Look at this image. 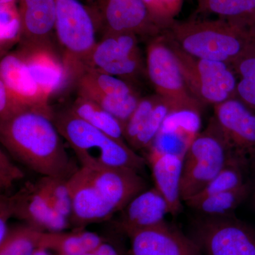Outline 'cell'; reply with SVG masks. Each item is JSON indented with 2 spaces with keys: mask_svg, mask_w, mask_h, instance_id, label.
Segmentation results:
<instances>
[{
  "mask_svg": "<svg viewBox=\"0 0 255 255\" xmlns=\"http://www.w3.org/2000/svg\"><path fill=\"white\" fill-rule=\"evenodd\" d=\"M53 111L28 108L0 122V140L9 155L43 177L68 179L77 170L53 121Z\"/></svg>",
  "mask_w": 255,
  "mask_h": 255,
  "instance_id": "cell-1",
  "label": "cell"
},
{
  "mask_svg": "<svg viewBox=\"0 0 255 255\" xmlns=\"http://www.w3.org/2000/svg\"><path fill=\"white\" fill-rule=\"evenodd\" d=\"M164 33L188 54L231 66L255 36V23L223 18L175 21Z\"/></svg>",
  "mask_w": 255,
  "mask_h": 255,
  "instance_id": "cell-2",
  "label": "cell"
},
{
  "mask_svg": "<svg viewBox=\"0 0 255 255\" xmlns=\"http://www.w3.org/2000/svg\"><path fill=\"white\" fill-rule=\"evenodd\" d=\"M53 121L82 167L128 168L140 172L147 164L145 157L136 153L127 142L119 141L92 127L69 108L53 112Z\"/></svg>",
  "mask_w": 255,
  "mask_h": 255,
  "instance_id": "cell-3",
  "label": "cell"
},
{
  "mask_svg": "<svg viewBox=\"0 0 255 255\" xmlns=\"http://www.w3.org/2000/svg\"><path fill=\"white\" fill-rule=\"evenodd\" d=\"M96 28L92 11L79 0H56L55 35L74 82L85 70L97 45Z\"/></svg>",
  "mask_w": 255,
  "mask_h": 255,
  "instance_id": "cell-4",
  "label": "cell"
},
{
  "mask_svg": "<svg viewBox=\"0 0 255 255\" xmlns=\"http://www.w3.org/2000/svg\"><path fill=\"white\" fill-rule=\"evenodd\" d=\"M234 152L214 117L198 134L183 160L181 196L183 201L199 194L223 168Z\"/></svg>",
  "mask_w": 255,
  "mask_h": 255,
  "instance_id": "cell-5",
  "label": "cell"
},
{
  "mask_svg": "<svg viewBox=\"0 0 255 255\" xmlns=\"http://www.w3.org/2000/svg\"><path fill=\"white\" fill-rule=\"evenodd\" d=\"M188 90L203 106H216L237 98L238 80L228 64L196 58L185 53L167 35Z\"/></svg>",
  "mask_w": 255,
  "mask_h": 255,
  "instance_id": "cell-6",
  "label": "cell"
},
{
  "mask_svg": "<svg viewBox=\"0 0 255 255\" xmlns=\"http://www.w3.org/2000/svg\"><path fill=\"white\" fill-rule=\"evenodd\" d=\"M150 38L146 51V73L156 93L174 110L191 109L202 112L204 106L193 97L165 34Z\"/></svg>",
  "mask_w": 255,
  "mask_h": 255,
  "instance_id": "cell-7",
  "label": "cell"
},
{
  "mask_svg": "<svg viewBox=\"0 0 255 255\" xmlns=\"http://www.w3.org/2000/svg\"><path fill=\"white\" fill-rule=\"evenodd\" d=\"M191 238L203 255H255V230L231 215L201 220Z\"/></svg>",
  "mask_w": 255,
  "mask_h": 255,
  "instance_id": "cell-8",
  "label": "cell"
},
{
  "mask_svg": "<svg viewBox=\"0 0 255 255\" xmlns=\"http://www.w3.org/2000/svg\"><path fill=\"white\" fill-rule=\"evenodd\" d=\"M137 39L130 33L105 35L97 42L85 68H96L128 82L134 80L144 70Z\"/></svg>",
  "mask_w": 255,
  "mask_h": 255,
  "instance_id": "cell-9",
  "label": "cell"
},
{
  "mask_svg": "<svg viewBox=\"0 0 255 255\" xmlns=\"http://www.w3.org/2000/svg\"><path fill=\"white\" fill-rule=\"evenodd\" d=\"M92 11L105 35L130 33L154 38L163 33L143 0H95Z\"/></svg>",
  "mask_w": 255,
  "mask_h": 255,
  "instance_id": "cell-10",
  "label": "cell"
},
{
  "mask_svg": "<svg viewBox=\"0 0 255 255\" xmlns=\"http://www.w3.org/2000/svg\"><path fill=\"white\" fill-rule=\"evenodd\" d=\"M214 119L236 155L255 159V114L238 98L214 106Z\"/></svg>",
  "mask_w": 255,
  "mask_h": 255,
  "instance_id": "cell-11",
  "label": "cell"
},
{
  "mask_svg": "<svg viewBox=\"0 0 255 255\" xmlns=\"http://www.w3.org/2000/svg\"><path fill=\"white\" fill-rule=\"evenodd\" d=\"M127 237L132 255H203L192 238L166 221Z\"/></svg>",
  "mask_w": 255,
  "mask_h": 255,
  "instance_id": "cell-12",
  "label": "cell"
},
{
  "mask_svg": "<svg viewBox=\"0 0 255 255\" xmlns=\"http://www.w3.org/2000/svg\"><path fill=\"white\" fill-rule=\"evenodd\" d=\"M13 217L43 232H60L70 226V220L53 209L36 184L28 183L9 196Z\"/></svg>",
  "mask_w": 255,
  "mask_h": 255,
  "instance_id": "cell-13",
  "label": "cell"
},
{
  "mask_svg": "<svg viewBox=\"0 0 255 255\" xmlns=\"http://www.w3.org/2000/svg\"><path fill=\"white\" fill-rule=\"evenodd\" d=\"M81 167L90 182L116 213L121 212L134 197L145 190V180L134 169Z\"/></svg>",
  "mask_w": 255,
  "mask_h": 255,
  "instance_id": "cell-14",
  "label": "cell"
},
{
  "mask_svg": "<svg viewBox=\"0 0 255 255\" xmlns=\"http://www.w3.org/2000/svg\"><path fill=\"white\" fill-rule=\"evenodd\" d=\"M27 65L32 78L48 97L65 90L74 82L73 76L54 47L20 46L18 50Z\"/></svg>",
  "mask_w": 255,
  "mask_h": 255,
  "instance_id": "cell-15",
  "label": "cell"
},
{
  "mask_svg": "<svg viewBox=\"0 0 255 255\" xmlns=\"http://www.w3.org/2000/svg\"><path fill=\"white\" fill-rule=\"evenodd\" d=\"M67 184L72 204L70 222L75 229L109 221L117 214L89 180L82 167L69 178Z\"/></svg>",
  "mask_w": 255,
  "mask_h": 255,
  "instance_id": "cell-16",
  "label": "cell"
},
{
  "mask_svg": "<svg viewBox=\"0 0 255 255\" xmlns=\"http://www.w3.org/2000/svg\"><path fill=\"white\" fill-rule=\"evenodd\" d=\"M201 111L191 109L172 111L164 121L148 150L184 157L201 132Z\"/></svg>",
  "mask_w": 255,
  "mask_h": 255,
  "instance_id": "cell-17",
  "label": "cell"
},
{
  "mask_svg": "<svg viewBox=\"0 0 255 255\" xmlns=\"http://www.w3.org/2000/svg\"><path fill=\"white\" fill-rule=\"evenodd\" d=\"M21 21L20 46L54 47L56 0H19Z\"/></svg>",
  "mask_w": 255,
  "mask_h": 255,
  "instance_id": "cell-18",
  "label": "cell"
},
{
  "mask_svg": "<svg viewBox=\"0 0 255 255\" xmlns=\"http://www.w3.org/2000/svg\"><path fill=\"white\" fill-rule=\"evenodd\" d=\"M121 213L116 228L128 236L165 222L164 218L170 211L164 196L154 187L137 194Z\"/></svg>",
  "mask_w": 255,
  "mask_h": 255,
  "instance_id": "cell-19",
  "label": "cell"
},
{
  "mask_svg": "<svg viewBox=\"0 0 255 255\" xmlns=\"http://www.w3.org/2000/svg\"><path fill=\"white\" fill-rule=\"evenodd\" d=\"M0 81L10 93L27 108L50 110L48 97L32 78L18 50L3 57L0 63Z\"/></svg>",
  "mask_w": 255,
  "mask_h": 255,
  "instance_id": "cell-20",
  "label": "cell"
},
{
  "mask_svg": "<svg viewBox=\"0 0 255 255\" xmlns=\"http://www.w3.org/2000/svg\"><path fill=\"white\" fill-rule=\"evenodd\" d=\"M144 157L150 164L155 187L168 204L169 214L177 216L182 210L181 179L184 157L153 150H147Z\"/></svg>",
  "mask_w": 255,
  "mask_h": 255,
  "instance_id": "cell-21",
  "label": "cell"
},
{
  "mask_svg": "<svg viewBox=\"0 0 255 255\" xmlns=\"http://www.w3.org/2000/svg\"><path fill=\"white\" fill-rule=\"evenodd\" d=\"M103 242L98 235L81 228L72 232H43L38 248L61 255H84L93 251Z\"/></svg>",
  "mask_w": 255,
  "mask_h": 255,
  "instance_id": "cell-22",
  "label": "cell"
},
{
  "mask_svg": "<svg viewBox=\"0 0 255 255\" xmlns=\"http://www.w3.org/2000/svg\"><path fill=\"white\" fill-rule=\"evenodd\" d=\"M69 109L75 115L101 131L119 141L127 142L124 136L123 124L93 101L78 95L76 100Z\"/></svg>",
  "mask_w": 255,
  "mask_h": 255,
  "instance_id": "cell-23",
  "label": "cell"
},
{
  "mask_svg": "<svg viewBox=\"0 0 255 255\" xmlns=\"http://www.w3.org/2000/svg\"><path fill=\"white\" fill-rule=\"evenodd\" d=\"M251 191L249 182L236 189L199 198L190 199L185 203L189 207L208 216H231L241 205Z\"/></svg>",
  "mask_w": 255,
  "mask_h": 255,
  "instance_id": "cell-24",
  "label": "cell"
},
{
  "mask_svg": "<svg viewBox=\"0 0 255 255\" xmlns=\"http://www.w3.org/2000/svg\"><path fill=\"white\" fill-rule=\"evenodd\" d=\"M231 68L239 79L237 98L255 110V36Z\"/></svg>",
  "mask_w": 255,
  "mask_h": 255,
  "instance_id": "cell-25",
  "label": "cell"
},
{
  "mask_svg": "<svg viewBox=\"0 0 255 255\" xmlns=\"http://www.w3.org/2000/svg\"><path fill=\"white\" fill-rule=\"evenodd\" d=\"M249 162L248 159L233 154L219 173L202 191L191 199H199L241 187L248 182L246 181V173Z\"/></svg>",
  "mask_w": 255,
  "mask_h": 255,
  "instance_id": "cell-26",
  "label": "cell"
},
{
  "mask_svg": "<svg viewBox=\"0 0 255 255\" xmlns=\"http://www.w3.org/2000/svg\"><path fill=\"white\" fill-rule=\"evenodd\" d=\"M75 82L77 87L92 89L108 95L125 97L137 93L128 82L96 68H85Z\"/></svg>",
  "mask_w": 255,
  "mask_h": 255,
  "instance_id": "cell-27",
  "label": "cell"
},
{
  "mask_svg": "<svg viewBox=\"0 0 255 255\" xmlns=\"http://www.w3.org/2000/svg\"><path fill=\"white\" fill-rule=\"evenodd\" d=\"M78 95L90 99L105 109L118 119L123 124L124 128L142 98L137 93L125 97H118L106 95L86 87H78Z\"/></svg>",
  "mask_w": 255,
  "mask_h": 255,
  "instance_id": "cell-28",
  "label": "cell"
},
{
  "mask_svg": "<svg viewBox=\"0 0 255 255\" xmlns=\"http://www.w3.org/2000/svg\"><path fill=\"white\" fill-rule=\"evenodd\" d=\"M201 12L255 23V0H198Z\"/></svg>",
  "mask_w": 255,
  "mask_h": 255,
  "instance_id": "cell-29",
  "label": "cell"
},
{
  "mask_svg": "<svg viewBox=\"0 0 255 255\" xmlns=\"http://www.w3.org/2000/svg\"><path fill=\"white\" fill-rule=\"evenodd\" d=\"M43 231L26 226L9 229L0 242V255H33Z\"/></svg>",
  "mask_w": 255,
  "mask_h": 255,
  "instance_id": "cell-30",
  "label": "cell"
},
{
  "mask_svg": "<svg viewBox=\"0 0 255 255\" xmlns=\"http://www.w3.org/2000/svg\"><path fill=\"white\" fill-rule=\"evenodd\" d=\"M67 180L61 178L43 177L36 185L53 209L70 220L72 204Z\"/></svg>",
  "mask_w": 255,
  "mask_h": 255,
  "instance_id": "cell-31",
  "label": "cell"
},
{
  "mask_svg": "<svg viewBox=\"0 0 255 255\" xmlns=\"http://www.w3.org/2000/svg\"><path fill=\"white\" fill-rule=\"evenodd\" d=\"M0 44L1 55L20 42L21 38V21L17 4L0 5Z\"/></svg>",
  "mask_w": 255,
  "mask_h": 255,
  "instance_id": "cell-32",
  "label": "cell"
},
{
  "mask_svg": "<svg viewBox=\"0 0 255 255\" xmlns=\"http://www.w3.org/2000/svg\"><path fill=\"white\" fill-rule=\"evenodd\" d=\"M159 98V96L157 95L142 97L136 109L124 126V139L130 147L142 131L146 121L153 110Z\"/></svg>",
  "mask_w": 255,
  "mask_h": 255,
  "instance_id": "cell-33",
  "label": "cell"
},
{
  "mask_svg": "<svg viewBox=\"0 0 255 255\" xmlns=\"http://www.w3.org/2000/svg\"><path fill=\"white\" fill-rule=\"evenodd\" d=\"M152 18L162 31H166L175 21L182 9L183 0H143Z\"/></svg>",
  "mask_w": 255,
  "mask_h": 255,
  "instance_id": "cell-34",
  "label": "cell"
},
{
  "mask_svg": "<svg viewBox=\"0 0 255 255\" xmlns=\"http://www.w3.org/2000/svg\"><path fill=\"white\" fill-rule=\"evenodd\" d=\"M24 173L14 164L9 155L2 149L0 150V189L8 191L12 188L15 182L23 179Z\"/></svg>",
  "mask_w": 255,
  "mask_h": 255,
  "instance_id": "cell-35",
  "label": "cell"
},
{
  "mask_svg": "<svg viewBox=\"0 0 255 255\" xmlns=\"http://www.w3.org/2000/svg\"><path fill=\"white\" fill-rule=\"evenodd\" d=\"M12 217V209L9 196L1 194L0 199V242L4 239L9 232L8 221Z\"/></svg>",
  "mask_w": 255,
  "mask_h": 255,
  "instance_id": "cell-36",
  "label": "cell"
},
{
  "mask_svg": "<svg viewBox=\"0 0 255 255\" xmlns=\"http://www.w3.org/2000/svg\"><path fill=\"white\" fill-rule=\"evenodd\" d=\"M84 255H120V254L113 246L103 242L93 251L87 253Z\"/></svg>",
  "mask_w": 255,
  "mask_h": 255,
  "instance_id": "cell-37",
  "label": "cell"
},
{
  "mask_svg": "<svg viewBox=\"0 0 255 255\" xmlns=\"http://www.w3.org/2000/svg\"><path fill=\"white\" fill-rule=\"evenodd\" d=\"M19 0H0V5L17 4Z\"/></svg>",
  "mask_w": 255,
  "mask_h": 255,
  "instance_id": "cell-38",
  "label": "cell"
},
{
  "mask_svg": "<svg viewBox=\"0 0 255 255\" xmlns=\"http://www.w3.org/2000/svg\"><path fill=\"white\" fill-rule=\"evenodd\" d=\"M33 255H49L48 251L43 248H38Z\"/></svg>",
  "mask_w": 255,
  "mask_h": 255,
  "instance_id": "cell-39",
  "label": "cell"
},
{
  "mask_svg": "<svg viewBox=\"0 0 255 255\" xmlns=\"http://www.w3.org/2000/svg\"><path fill=\"white\" fill-rule=\"evenodd\" d=\"M254 200H255V191H254Z\"/></svg>",
  "mask_w": 255,
  "mask_h": 255,
  "instance_id": "cell-40",
  "label": "cell"
},
{
  "mask_svg": "<svg viewBox=\"0 0 255 255\" xmlns=\"http://www.w3.org/2000/svg\"><path fill=\"white\" fill-rule=\"evenodd\" d=\"M87 1H95V0H87Z\"/></svg>",
  "mask_w": 255,
  "mask_h": 255,
  "instance_id": "cell-41",
  "label": "cell"
},
{
  "mask_svg": "<svg viewBox=\"0 0 255 255\" xmlns=\"http://www.w3.org/2000/svg\"></svg>",
  "mask_w": 255,
  "mask_h": 255,
  "instance_id": "cell-42",
  "label": "cell"
}]
</instances>
